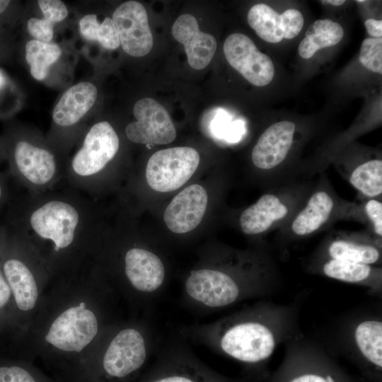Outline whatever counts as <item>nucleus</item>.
<instances>
[{
	"label": "nucleus",
	"instance_id": "13",
	"mask_svg": "<svg viewBox=\"0 0 382 382\" xmlns=\"http://www.w3.org/2000/svg\"><path fill=\"white\" fill-rule=\"evenodd\" d=\"M172 35L184 45L192 68L200 70L210 63L216 49V41L213 35L199 30L194 16L188 13L180 16L173 25Z\"/></svg>",
	"mask_w": 382,
	"mask_h": 382
},
{
	"label": "nucleus",
	"instance_id": "12",
	"mask_svg": "<svg viewBox=\"0 0 382 382\" xmlns=\"http://www.w3.org/2000/svg\"><path fill=\"white\" fill-rule=\"evenodd\" d=\"M208 196L205 189L197 184L180 192L166 207L163 219L173 233H185L201 222L207 209Z\"/></svg>",
	"mask_w": 382,
	"mask_h": 382
},
{
	"label": "nucleus",
	"instance_id": "41",
	"mask_svg": "<svg viewBox=\"0 0 382 382\" xmlns=\"http://www.w3.org/2000/svg\"><path fill=\"white\" fill-rule=\"evenodd\" d=\"M364 1H363V0H362V1H359V0L357 1V2H358V3H363V2H364Z\"/></svg>",
	"mask_w": 382,
	"mask_h": 382
},
{
	"label": "nucleus",
	"instance_id": "26",
	"mask_svg": "<svg viewBox=\"0 0 382 382\" xmlns=\"http://www.w3.org/2000/svg\"><path fill=\"white\" fill-rule=\"evenodd\" d=\"M350 183L364 195L374 197L382 192V161L374 159L358 166L351 173Z\"/></svg>",
	"mask_w": 382,
	"mask_h": 382
},
{
	"label": "nucleus",
	"instance_id": "5",
	"mask_svg": "<svg viewBox=\"0 0 382 382\" xmlns=\"http://www.w3.org/2000/svg\"><path fill=\"white\" fill-rule=\"evenodd\" d=\"M98 320L95 313L81 302L62 312L52 323L45 340L69 352H80L96 337Z\"/></svg>",
	"mask_w": 382,
	"mask_h": 382
},
{
	"label": "nucleus",
	"instance_id": "2",
	"mask_svg": "<svg viewBox=\"0 0 382 382\" xmlns=\"http://www.w3.org/2000/svg\"><path fill=\"white\" fill-rule=\"evenodd\" d=\"M155 346L151 326L144 323L127 326L110 339L98 367L103 382H123L139 373Z\"/></svg>",
	"mask_w": 382,
	"mask_h": 382
},
{
	"label": "nucleus",
	"instance_id": "39",
	"mask_svg": "<svg viewBox=\"0 0 382 382\" xmlns=\"http://www.w3.org/2000/svg\"><path fill=\"white\" fill-rule=\"evenodd\" d=\"M4 195V186H3L2 183H1V182L0 181V202L3 199Z\"/></svg>",
	"mask_w": 382,
	"mask_h": 382
},
{
	"label": "nucleus",
	"instance_id": "15",
	"mask_svg": "<svg viewBox=\"0 0 382 382\" xmlns=\"http://www.w3.org/2000/svg\"><path fill=\"white\" fill-rule=\"evenodd\" d=\"M13 161L17 173L35 185L49 183L56 173L54 156L47 149L26 141L21 140L16 144Z\"/></svg>",
	"mask_w": 382,
	"mask_h": 382
},
{
	"label": "nucleus",
	"instance_id": "27",
	"mask_svg": "<svg viewBox=\"0 0 382 382\" xmlns=\"http://www.w3.org/2000/svg\"><path fill=\"white\" fill-rule=\"evenodd\" d=\"M323 271L327 277L335 279L362 284L369 280L373 269L366 264L330 259L324 264Z\"/></svg>",
	"mask_w": 382,
	"mask_h": 382
},
{
	"label": "nucleus",
	"instance_id": "11",
	"mask_svg": "<svg viewBox=\"0 0 382 382\" xmlns=\"http://www.w3.org/2000/svg\"><path fill=\"white\" fill-rule=\"evenodd\" d=\"M248 23L263 40L277 43L284 38L292 39L301 31L304 18L295 8H289L282 14L262 3L251 7L248 13Z\"/></svg>",
	"mask_w": 382,
	"mask_h": 382
},
{
	"label": "nucleus",
	"instance_id": "7",
	"mask_svg": "<svg viewBox=\"0 0 382 382\" xmlns=\"http://www.w3.org/2000/svg\"><path fill=\"white\" fill-rule=\"evenodd\" d=\"M137 119L127 125V137L132 142L144 144H166L176 137L174 125L167 110L150 98L139 100L134 105Z\"/></svg>",
	"mask_w": 382,
	"mask_h": 382
},
{
	"label": "nucleus",
	"instance_id": "32",
	"mask_svg": "<svg viewBox=\"0 0 382 382\" xmlns=\"http://www.w3.org/2000/svg\"><path fill=\"white\" fill-rule=\"evenodd\" d=\"M0 382H39L26 369L19 366H1Z\"/></svg>",
	"mask_w": 382,
	"mask_h": 382
},
{
	"label": "nucleus",
	"instance_id": "28",
	"mask_svg": "<svg viewBox=\"0 0 382 382\" xmlns=\"http://www.w3.org/2000/svg\"><path fill=\"white\" fill-rule=\"evenodd\" d=\"M359 61L367 69L382 74V38L368 37L361 43Z\"/></svg>",
	"mask_w": 382,
	"mask_h": 382
},
{
	"label": "nucleus",
	"instance_id": "21",
	"mask_svg": "<svg viewBox=\"0 0 382 382\" xmlns=\"http://www.w3.org/2000/svg\"><path fill=\"white\" fill-rule=\"evenodd\" d=\"M343 36L340 24L329 19L317 20L308 28L299 43V54L303 59H309L319 50L338 44Z\"/></svg>",
	"mask_w": 382,
	"mask_h": 382
},
{
	"label": "nucleus",
	"instance_id": "25",
	"mask_svg": "<svg viewBox=\"0 0 382 382\" xmlns=\"http://www.w3.org/2000/svg\"><path fill=\"white\" fill-rule=\"evenodd\" d=\"M328 255L331 259L369 265L376 263L381 257V253L375 246L343 240L332 242L328 247Z\"/></svg>",
	"mask_w": 382,
	"mask_h": 382
},
{
	"label": "nucleus",
	"instance_id": "24",
	"mask_svg": "<svg viewBox=\"0 0 382 382\" xmlns=\"http://www.w3.org/2000/svg\"><path fill=\"white\" fill-rule=\"evenodd\" d=\"M80 33L88 41H97L106 50H115L120 45L119 35L112 18L100 23L96 14L84 16L79 21Z\"/></svg>",
	"mask_w": 382,
	"mask_h": 382
},
{
	"label": "nucleus",
	"instance_id": "33",
	"mask_svg": "<svg viewBox=\"0 0 382 382\" xmlns=\"http://www.w3.org/2000/svg\"><path fill=\"white\" fill-rule=\"evenodd\" d=\"M366 213L371 221L374 232L382 236V204L376 199L369 200L365 205Z\"/></svg>",
	"mask_w": 382,
	"mask_h": 382
},
{
	"label": "nucleus",
	"instance_id": "36",
	"mask_svg": "<svg viewBox=\"0 0 382 382\" xmlns=\"http://www.w3.org/2000/svg\"><path fill=\"white\" fill-rule=\"evenodd\" d=\"M11 291L0 270V308L3 307L9 300Z\"/></svg>",
	"mask_w": 382,
	"mask_h": 382
},
{
	"label": "nucleus",
	"instance_id": "22",
	"mask_svg": "<svg viewBox=\"0 0 382 382\" xmlns=\"http://www.w3.org/2000/svg\"><path fill=\"white\" fill-rule=\"evenodd\" d=\"M354 339L364 358L378 368L382 367V323L379 320H365L354 329Z\"/></svg>",
	"mask_w": 382,
	"mask_h": 382
},
{
	"label": "nucleus",
	"instance_id": "38",
	"mask_svg": "<svg viewBox=\"0 0 382 382\" xmlns=\"http://www.w3.org/2000/svg\"><path fill=\"white\" fill-rule=\"evenodd\" d=\"M9 4L10 1L0 0V14L6 9Z\"/></svg>",
	"mask_w": 382,
	"mask_h": 382
},
{
	"label": "nucleus",
	"instance_id": "35",
	"mask_svg": "<svg viewBox=\"0 0 382 382\" xmlns=\"http://www.w3.org/2000/svg\"><path fill=\"white\" fill-rule=\"evenodd\" d=\"M365 28L368 33L375 38H379L382 36V21L373 18L367 19L364 22Z\"/></svg>",
	"mask_w": 382,
	"mask_h": 382
},
{
	"label": "nucleus",
	"instance_id": "14",
	"mask_svg": "<svg viewBox=\"0 0 382 382\" xmlns=\"http://www.w3.org/2000/svg\"><path fill=\"white\" fill-rule=\"evenodd\" d=\"M295 125L291 121L275 122L267 127L252 151L254 165L270 170L279 165L287 156L293 143Z\"/></svg>",
	"mask_w": 382,
	"mask_h": 382
},
{
	"label": "nucleus",
	"instance_id": "30",
	"mask_svg": "<svg viewBox=\"0 0 382 382\" xmlns=\"http://www.w3.org/2000/svg\"><path fill=\"white\" fill-rule=\"evenodd\" d=\"M38 6L44 15V19L53 24L62 21L68 15L66 5L59 0H39Z\"/></svg>",
	"mask_w": 382,
	"mask_h": 382
},
{
	"label": "nucleus",
	"instance_id": "3",
	"mask_svg": "<svg viewBox=\"0 0 382 382\" xmlns=\"http://www.w3.org/2000/svg\"><path fill=\"white\" fill-rule=\"evenodd\" d=\"M199 160L197 151L191 147L178 146L158 151L148 161L146 181L157 192L175 190L195 173Z\"/></svg>",
	"mask_w": 382,
	"mask_h": 382
},
{
	"label": "nucleus",
	"instance_id": "16",
	"mask_svg": "<svg viewBox=\"0 0 382 382\" xmlns=\"http://www.w3.org/2000/svg\"><path fill=\"white\" fill-rule=\"evenodd\" d=\"M140 382H229L197 356L163 363L154 368Z\"/></svg>",
	"mask_w": 382,
	"mask_h": 382
},
{
	"label": "nucleus",
	"instance_id": "34",
	"mask_svg": "<svg viewBox=\"0 0 382 382\" xmlns=\"http://www.w3.org/2000/svg\"><path fill=\"white\" fill-rule=\"evenodd\" d=\"M289 382H333V381L329 376L318 373H304L295 376Z\"/></svg>",
	"mask_w": 382,
	"mask_h": 382
},
{
	"label": "nucleus",
	"instance_id": "40",
	"mask_svg": "<svg viewBox=\"0 0 382 382\" xmlns=\"http://www.w3.org/2000/svg\"><path fill=\"white\" fill-rule=\"evenodd\" d=\"M2 82H3V79H2V76L0 74V86L2 84Z\"/></svg>",
	"mask_w": 382,
	"mask_h": 382
},
{
	"label": "nucleus",
	"instance_id": "37",
	"mask_svg": "<svg viewBox=\"0 0 382 382\" xmlns=\"http://www.w3.org/2000/svg\"><path fill=\"white\" fill-rule=\"evenodd\" d=\"M323 4H332L333 6H340L343 4L345 1L344 0H327V1H322Z\"/></svg>",
	"mask_w": 382,
	"mask_h": 382
},
{
	"label": "nucleus",
	"instance_id": "19",
	"mask_svg": "<svg viewBox=\"0 0 382 382\" xmlns=\"http://www.w3.org/2000/svg\"><path fill=\"white\" fill-rule=\"evenodd\" d=\"M3 273L18 308L24 311L33 309L38 291L35 277L28 266L18 259L10 258L4 262Z\"/></svg>",
	"mask_w": 382,
	"mask_h": 382
},
{
	"label": "nucleus",
	"instance_id": "4",
	"mask_svg": "<svg viewBox=\"0 0 382 382\" xmlns=\"http://www.w3.org/2000/svg\"><path fill=\"white\" fill-rule=\"evenodd\" d=\"M124 272L134 294L151 310L165 286L166 272L161 258L145 248H129L124 256Z\"/></svg>",
	"mask_w": 382,
	"mask_h": 382
},
{
	"label": "nucleus",
	"instance_id": "6",
	"mask_svg": "<svg viewBox=\"0 0 382 382\" xmlns=\"http://www.w3.org/2000/svg\"><path fill=\"white\" fill-rule=\"evenodd\" d=\"M29 223L39 237L52 241L54 250L59 251L73 243L79 223V214L69 203L51 200L33 212Z\"/></svg>",
	"mask_w": 382,
	"mask_h": 382
},
{
	"label": "nucleus",
	"instance_id": "31",
	"mask_svg": "<svg viewBox=\"0 0 382 382\" xmlns=\"http://www.w3.org/2000/svg\"><path fill=\"white\" fill-rule=\"evenodd\" d=\"M54 25L44 18H31L28 21V30L35 40L50 42L54 35Z\"/></svg>",
	"mask_w": 382,
	"mask_h": 382
},
{
	"label": "nucleus",
	"instance_id": "1",
	"mask_svg": "<svg viewBox=\"0 0 382 382\" xmlns=\"http://www.w3.org/2000/svg\"><path fill=\"white\" fill-rule=\"evenodd\" d=\"M184 339L236 361L255 364L273 353L277 337L262 308H249L211 323L179 328Z\"/></svg>",
	"mask_w": 382,
	"mask_h": 382
},
{
	"label": "nucleus",
	"instance_id": "17",
	"mask_svg": "<svg viewBox=\"0 0 382 382\" xmlns=\"http://www.w3.org/2000/svg\"><path fill=\"white\" fill-rule=\"evenodd\" d=\"M97 96V88L89 82H80L70 87L53 110L54 122L62 127L76 124L92 108Z\"/></svg>",
	"mask_w": 382,
	"mask_h": 382
},
{
	"label": "nucleus",
	"instance_id": "9",
	"mask_svg": "<svg viewBox=\"0 0 382 382\" xmlns=\"http://www.w3.org/2000/svg\"><path fill=\"white\" fill-rule=\"evenodd\" d=\"M119 138L106 121L95 124L87 132L82 147L71 161L74 172L81 177L93 175L114 158L119 149Z\"/></svg>",
	"mask_w": 382,
	"mask_h": 382
},
{
	"label": "nucleus",
	"instance_id": "18",
	"mask_svg": "<svg viewBox=\"0 0 382 382\" xmlns=\"http://www.w3.org/2000/svg\"><path fill=\"white\" fill-rule=\"evenodd\" d=\"M287 214V207L277 196L266 194L241 213L240 226L243 233L257 235L265 232Z\"/></svg>",
	"mask_w": 382,
	"mask_h": 382
},
{
	"label": "nucleus",
	"instance_id": "20",
	"mask_svg": "<svg viewBox=\"0 0 382 382\" xmlns=\"http://www.w3.org/2000/svg\"><path fill=\"white\" fill-rule=\"evenodd\" d=\"M333 207L334 202L329 194L324 191L315 192L293 221V232L298 236H307L316 231L328 219Z\"/></svg>",
	"mask_w": 382,
	"mask_h": 382
},
{
	"label": "nucleus",
	"instance_id": "23",
	"mask_svg": "<svg viewBox=\"0 0 382 382\" xmlns=\"http://www.w3.org/2000/svg\"><path fill=\"white\" fill-rule=\"evenodd\" d=\"M61 53L57 44L30 40L25 45V59L33 78L40 81L46 78L49 68L57 61Z\"/></svg>",
	"mask_w": 382,
	"mask_h": 382
},
{
	"label": "nucleus",
	"instance_id": "8",
	"mask_svg": "<svg viewBox=\"0 0 382 382\" xmlns=\"http://www.w3.org/2000/svg\"><path fill=\"white\" fill-rule=\"evenodd\" d=\"M224 52L229 64L254 86H265L272 81L274 66L272 59L247 35H230L224 43Z\"/></svg>",
	"mask_w": 382,
	"mask_h": 382
},
{
	"label": "nucleus",
	"instance_id": "10",
	"mask_svg": "<svg viewBox=\"0 0 382 382\" xmlns=\"http://www.w3.org/2000/svg\"><path fill=\"white\" fill-rule=\"evenodd\" d=\"M120 42L128 54L140 57L153 47V36L145 7L139 2L128 1L113 12L112 18Z\"/></svg>",
	"mask_w": 382,
	"mask_h": 382
},
{
	"label": "nucleus",
	"instance_id": "29",
	"mask_svg": "<svg viewBox=\"0 0 382 382\" xmlns=\"http://www.w3.org/2000/svg\"><path fill=\"white\" fill-rule=\"evenodd\" d=\"M211 119L209 124V130L215 138H236L238 132L241 130L242 124L241 122H235L233 124L228 123V117H226L222 111H217Z\"/></svg>",
	"mask_w": 382,
	"mask_h": 382
}]
</instances>
